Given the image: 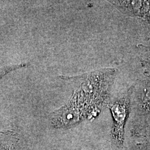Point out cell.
Here are the masks:
<instances>
[{"label":"cell","instance_id":"obj_1","mask_svg":"<svg viewBox=\"0 0 150 150\" xmlns=\"http://www.w3.org/2000/svg\"><path fill=\"white\" fill-rule=\"evenodd\" d=\"M115 71L103 69L77 76H62V79L74 83L75 90L71 101L83 111L95 105L101 104L106 98L112 84Z\"/></svg>","mask_w":150,"mask_h":150},{"label":"cell","instance_id":"obj_2","mask_svg":"<svg viewBox=\"0 0 150 150\" xmlns=\"http://www.w3.org/2000/svg\"><path fill=\"white\" fill-rule=\"evenodd\" d=\"M129 95L127 93L119 97L109 105L113 121V138L119 147L123 145L124 126L129 114Z\"/></svg>","mask_w":150,"mask_h":150},{"label":"cell","instance_id":"obj_3","mask_svg":"<svg viewBox=\"0 0 150 150\" xmlns=\"http://www.w3.org/2000/svg\"><path fill=\"white\" fill-rule=\"evenodd\" d=\"M110 2L123 13L132 16L146 17L150 10V1H113Z\"/></svg>","mask_w":150,"mask_h":150},{"label":"cell","instance_id":"obj_4","mask_svg":"<svg viewBox=\"0 0 150 150\" xmlns=\"http://www.w3.org/2000/svg\"><path fill=\"white\" fill-rule=\"evenodd\" d=\"M141 90L140 98L142 106L145 110L150 113V83H147L142 86Z\"/></svg>","mask_w":150,"mask_h":150},{"label":"cell","instance_id":"obj_5","mask_svg":"<svg viewBox=\"0 0 150 150\" xmlns=\"http://www.w3.org/2000/svg\"><path fill=\"white\" fill-rule=\"evenodd\" d=\"M30 65L28 62H22L18 64L5 66L0 67V80L2 78L7 74L15 70H19L22 68H26Z\"/></svg>","mask_w":150,"mask_h":150},{"label":"cell","instance_id":"obj_6","mask_svg":"<svg viewBox=\"0 0 150 150\" xmlns=\"http://www.w3.org/2000/svg\"><path fill=\"white\" fill-rule=\"evenodd\" d=\"M0 150H8L6 149L5 147H0Z\"/></svg>","mask_w":150,"mask_h":150}]
</instances>
